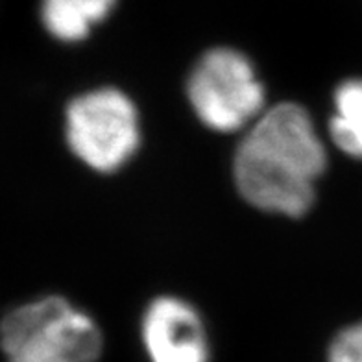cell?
<instances>
[{"label":"cell","mask_w":362,"mask_h":362,"mask_svg":"<svg viewBox=\"0 0 362 362\" xmlns=\"http://www.w3.org/2000/svg\"><path fill=\"white\" fill-rule=\"evenodd\" d=\"M325 163L309 113L286 102L252 122L235 156V181L253 207L298 218L315 202Z\"/></svg>","instance_id":"obj_1"},{"label":"cell","mask_w":362,"mask_h":362,"mask_svg":"<svg viewBox=\"0 0 362 362\" xmlns=\"http://www.w3.org/2000/svg\"><path fill=\"white\" fill-rule=\"evenodd\" d=\"M0 346L10 362H98L102 333L87 313L50 296L11 310Z\"/></svg>","instance_id":"obj_2"},{"label":"cell","mask_w":362,"mask_h":362,"mask_svg":"<svg viewBox=\"0 0 362 362\" xmlns=\"http://www.w3.org/2000/svg\"><path fill=\"white\" fill-rule=\"evenodd\" d=\"M65 134L72 153L98 172H115L141 143L135 104L113 87L89 90L69 104Z\"/></svg>","instance_id":"obj_3"},{"label":"cell","mask_w":362,"mask_h":362,"mask_svg":"<svg viewBox=\"0 0 362 362\" xmlns=\"http://www.w3.org/2000/svg\"><path fill=\"white\" fill-rule=\"evenodd\" d=\"M187 95L196 117L220 134L252 124L264 104V89L252 62L233 48L204 54L192 69Z\"/></svg>","instance_id":"obj_4"},{"label":"cell","mask_w":362,"mask_h":362,"mask_svg":"<svg viewBox=\"0 0 362 362\" xmlns=\"http://www.w3.org/2000/svg\"><path fill=\"white\" fill-rule=\"evenodd\" d=\"M143 342L150 362H209V340L198 310L181 298L161 296L144 313Z\"/></svg>","instance_id":"obj_5"},{"label":"cell","mask_w":362,"mask_h":362,"mask_svg":"<svg viewBox=\"0 0 362 362\" xmlns=\"http://www.w3.org/2000/svg\"><path fill=\"white\" fill-rule=\"evenodd\" d=\"M117 0H43L41 19L48 34L65 43L83 41L107 19Z\"/></svg>","instance_id":"obj_6"},{"label":"cell","mask_w":362,"mask_h":362,"mask_svg":"<svg viewBox=\"0 0 362 362\" xmlns=\"http://www.w3.org/2000/svg\"><path fill=\"white\" fill-rule=\"evenodd\" d=\"M334 144L351 158L362 159V80H348L334 93V113L329 124Z\"/></svg>","instance_id":"obj_7"},{"label":"cell","mask_w":362,"mask_h":362,"mask_svg":"<svg viewBox=\"0 0 362 362\" xmlns=\"http://www.w3.org/2000/svg\"><path fill=\"white\" fill-rule=\"evenodd\" d=\"M327 362H362V322L337 334L329 348Z\"/></svg>","instance_id":"obj_8"}]
</instances>
